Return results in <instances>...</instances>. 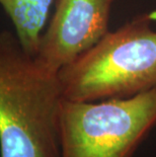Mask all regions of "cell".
<instances>
[{"instance_id":"6da1fadb","label":"cell","mask_w":156,"mask_h":157,"mask_svg":"<svg viewBox=\"0 0 156 157\" xmlns=\"http://www.w3.org/2000/svg\"><path fill=\"white\" fill-rule=\"evenodd\" d=\"M58 73L0 31V157H61Z\"/></svg>"},{"instance_id":"7a4b0ae2","label":"cell","mask_w":156,"mask_h":157,"mask_svg":"<svg viewBox=\"0 0 156 157\" xmlns=\"http://www.w3.org/2000/svg\"><path fill=\"white\" fill-rule=\"evenodd\" d=\"M63 98L95 101L156 87V32L139 17L104 36L58 73Z\"/></svg>"},{"instance_id":"3957f363","label":"cell","mask_w":156,"mask_h":157,"mask_svg":"<svg viewBox=\"0 0 156 157\" xmlns=\"http://www.w3.org/2000/svg\"><path fill=\"white\" fill-rule=\"evenodd\" d=\"M156 125V87L101 101L63 98L61 157H131Z\"/></svg>"},{"instance_id":"277c9868","label":"cell","mask_w":156,"mask_h":157,"mask_svg":"<svg viewBox=\"0 0 156 157\" xmlns=\"http://www.w3.org/2000/svg\"><path fill=\"white\" fill-rule=\"evenodd\" d=\"M112 0H59L35 56L59 72L95 46L108 33Z\"/></svg>"},{"instance_id":"5b68a950","label":"cell","mask_w":156,"mask_h":157,"mask_svg":"<svg viewBox=\"0 0 156 157\" xmlns=\"http://www.w3.org/2000/svg\"><path fill=\"white\" fill-rule=\"evenodd\" d=\"M52 2L53 0H0L19 42L32 56L38 53Z\"/></svg>"}]
</instances>
